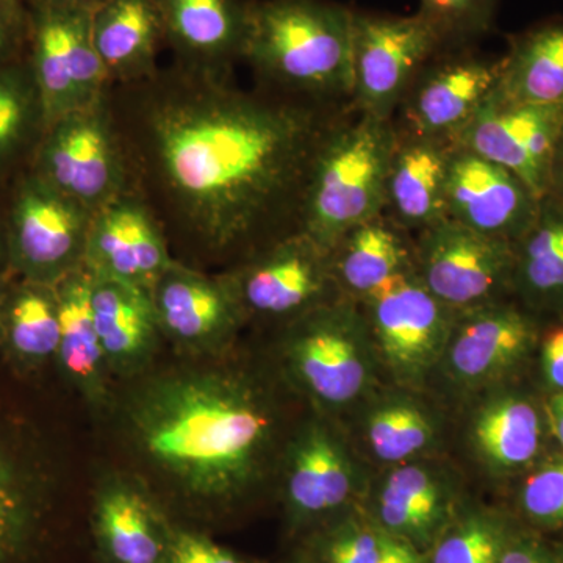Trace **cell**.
<instances>
[{"label":"cell","instance_id":"obj_22","mask_svg":"<svg viewBox=\"0 0 563 563\" xmlns=\"http://www.w3.org/2000/svg\"><path fill=\"white\" fill-rule=\"evenodd\" d=\"M91 306L109 369L125 374L143 368L162 339L151 291L92 277Z\"/></svg>","mask_w":563,"mask_h":563},{"label":"cell","instance_id":"obj_19","mask_svg":"<svg viewBox=\"0 0 563 563\" xmlns=\"http://www.w3.org/2000/svg\"><path fill=\"white\" fill-rule=\"evenodd\" d=\"M173 63L233 73L242 63L247 0H155Z\"/></svg>","mask_w":563,"mask_h":563},{"label":"cell","instance_id":"obj_34","mask_svg":"<svg viewBox=\"0 0 563 563\" xmlns=\"http://www.w3.org/2000/svg\"><path fill=\"white\" fill-rule=\"evenodd\" d=\"M510 540L501 518L468 514L444 526L433 542L431 563H498Z\"/></svg>","mask_w":563,"mask_h":563},{"label":"cell","instance_id":"obj_37","mask_svg":"<svg viewBox=\"0 0 563 563\" xmlns=\"http://www.w3.org/2000/svg\"><path fill=\"white\" fill-rule=\"evenodd\" d=\"M520 501L532 523L544 528L563 526V463L533 473L523 485Z\"/></svg>","mask_w":563,"mask_h":563},{"label":"cell","instance_id":"obj_28","mask_svg":"<svg viewBox=\"0 0 563 563\" xmlns=\"http://www.w3.org/2000/svg\"><path fill=\"white\" fill-rule=\"evenodd\" d=\"M496 90L515 102L563 107V20L540 22L510 38Z\"/></svg>","mask_w":563,"mask_h":563},{"label":"cell","instance_id":"obj_25","mask_svg":"<svg viewBox=\"0 0 563 563\" xmlns=\"http://www.w3.org/2000/svg\"><path fill=\"white\" fill-rule=\"evenodd\" d=\"M0 344L24 369L57 361L60 314L55 285L7 277L0 292Z\"/></svg>","mask_w":563,"mask_h":563},{"label":"cell","instance_id":"obj_12","mask_svg":"<svg viewBox=\"0 0 563 563\" xmlns=\"http://www.w3.org/2000/svg\"><path fill=\"white\" fill-rule=\"evenodd\" d=\"M361 303L374 342L402 383H418L443 357L455 312L415 269L391 277Z\"/></svg>","mask_w":563,"mask_h":563},{"label":"cell","instance_id":"obj_50","mask_svg":"<svg viewBox=\"0 0 563 563\" xmlns=\"http://www.w3.org/2000/svg\"><path fill=\"white\" fill-rule=\"evenodd\" d=\"M24 2H27V3H29V0H24Z\"/></svg>","mask_w":563,"mask_h":563},{"label":"cell","instance_id":"obj_3","mask_svg":"<svg viewBox=\"0 0 563 563\" xmlns=\"http://www.w3.org/2000/svg\"><path fill=\"white\" fill-rule=\"evenodd\" d=\"M354 9L331 0H247L242 63L257 87L296 101L351 103Z\"/></svg>","mask_w":563,"mask_h":563},{"label":"cell","instance_id":"obj_35","mask_svg":"<svg viewBox=\"0 0 563 563\" xmlns=\"http://www.w3.org/2000/svg\"><path fill=\"white\" fill-rule=\"evenodd\" d=\"M432 440V422L412 402H387L369 417L368 442L380 461H407L426 450Z\"/></svg>","mask_w":563,"mask_h":563},{"label":"cell","instance_id":"obj_17","mask_svg":"<svg viewBox=\"0 0 563 563\" xmlns=\"http://www.w3.org/2000/svg\"><path fill=\"white\" fill-rule=\"evenodd\" d=\"M540 201L515 174L454 144L446 181L450 220L517 243L536 220Z\"/></svg>","mask_w":563,"mask_h":563},{"label":"cell","instance_id":"obj_18","mask_svg":"<svg viewBox=\"0 0 563 563\" xmlns=\"http://www.w3.org/2000/svg\"><path fill=\"white\" fill-rule=\"evenodd\" d=\"M533 340L532 318L501 299L455 312L443 358L457 383L479 385L512 368Z\"/></svg>","mask_w":563,"mask_h":563},{"label":"cell","instance_id":"obj_11","mask_svg":"<svg viewBox=\"0 0 563 563\" xmlns=\"http://www.w3.org/2000/svg\"><path fill=\"white\" fill-rule=\"evenodd\" d=\"M368 324L351 299L322 306L288 322V361L310 395L329 406H344L365 391L372 376Z\"/></svg>","mask_w":563,"mask_h":563},{"label":"cell","instance_id":"obj_45","mask_svg":"<svg viewBox=\"0 0 563 563\" xmlns=\"http://www.w3.org/2000/svg\"><path fill=\"white\" fill-rule=\"evenodd\" d=\"M548 196L563 203V125L558 147H555L553 169H551L550 192H548Z\"/></svg>","mask_w":563,"mask_h":563},{"label":"cell","instance_id":"obj_4","mask_svg":"<svg viewBox=\"0 0 563 563\" xmlns=\"http://www.w3.org/2000/svg\"><path fill=\"white\" fill-rule=\"evenodd\" d=\"M396 136L393 120L344 109L314 155L299 231L329 252L355 225L384 214Z\"/></svg>","mask_w":563,"mask_h":563},{"label":"cell","instance_id":"obj_38","mask_svg":"<svg viewBox=\"0 0 563 563\" xmlns=\"http://www.w3.org/2000/svg\"><path fill=\"white\" fill-rule=\"evenodd\" d=\"M380 531L350 520L325 542V563H379Z\"/></svg>","mask_w":563,"mask_h":563},{"label":"cell","instance_id":"obj_24","mask_svg":"<svg viewBox=\"0 0 563 563\" xmlns=\"http://www.w3.org/2000/svg\"><path fill=\"white\" fill-rule=\"evenodd\" d=\"M0 418V563L27 550L43 509L47 474L22 433Z\"/></svg>","mask_w":563,"mask_h":563},{"label":"cell","instance_id":"obj_39","mask_svg":"<svg viewBox=\"0 0 563 563\" xmlns=\"http://www.w3.org/2000/svg\"><path fill=\"white\" fill-rule=\"evenodd\" d=\"M31 5L24 0H0V68L27 58Z\"/></svg>","mask_w":563,"mask_h":563},{"label":"cell","instance_id":"obj_32","mask_svg":"<svg viewBox=\"0 0 563 563\" xmlns=\"http://www.w3.org/2000/svg\"><path fill=\"white\" fill-rule=\"evenodd\" d=\"M44 122L38 88L27 58L0 68V180L31 165Z\"/></svg>","mask_w":563,"mask_h":563},{"label":"cell","instance_id":"obj_13","mask_svg":"<svg viewBox=\"0 0 563 563\" xmlns=\"http://www.w3.org/2000/svg\"><path fill=\"white\" fill-rule=\"evenodd\" d=\"M562 125L563 107L515 102L495 90L453 143L503 166L543 199Z\"/></svg>","mask_w":563,"mask_h":563},{"label":"cell","instance_id":"obj_46","mask_svg":"<svg viewBox=\"0 0 563 563\" xmlns=\"http://www.w3.org/2000/svg\"><path fill=\"white\" fill-rule=\"evenodd\" d=\"M548 413H550L555 439L559 440L563 448V391L555 393L553 398H551Z\"/></svg>","mask_w":563,"mask_h":563},{"label":"cell","instance_id":"obj_1","mask_svg":"<svg viewBox=\"0 0 563 563\" xmlns=\"http://www.w3.org/2000/svg\"><path fill=\"white\" fill-rule=\"evenodd\" d=\"M135 190L179 262L236 265L299 231L303 192L325 132L351 103L296 101L233 73L173 63L110 85Z\"/></svg>","mask_w":563,"mask_h":563},{"label":"cell","instance_id":"obj_16","mask_svg":"<svg viewBox=\"0 0 563 563\" xmlns=\"http://www.w3.org/2000/svg\"><path fill=\"white\" fill-rule=\"evenodd\" d=\"M163 339L180 350H220L244 321L221 274L176 261L151 290Z\"/></svg>","mask_w":563,"mask_h":563},{"label":"cell","instance_id":"obj_23","mask_svg":"<svg viewBox=\"0 0 563 563\" xmlns=\"http://www.w3.org/2000/svg\"><path fill=\"white\" fill-rule=\"evenodd\" d=\"M329 257L343 298L362 302L391 277L415 269V236L380 214L344 233Z\"/></svg>","mask_w":563,"mask_h":563},{"label":"cell","instance_id":"obj_43","mask_svg":"<svg viewBox=\"0 0 563 563\" xmlns=\"http://www.w3.org/2000/svg\"><path fill=\"white\" fill-rule=\"evenodd\" d=\"M380 531L379 563H422L417 548L407 540Z\"/></svg>","mask_w":563,"mask_h":563},{"label":"cell","instance_id":"obj_20","mask_svg":"<svg viewBox=\"0 0 563 563\" xmlns=\"http://www.w3.org/2000/svg\"><path fill=\"white\" fill-rule=\"evenodd\" d=\"M387 185L385 217L417 235L446 220V181L454 143L396 131Z\"/></svg>","mask_w":563,"mask_h":563},{"label":"cell","instance_id":"obj_31","mask_svg":"<svg viewBox=\"0 0 563 563\" xmlns=\"http://www.w3.org/2000/svg\"><path fill=\"white\" fill-rule=\"evenodd\" d=\"M99 537L114 563H163L168 543L163 542L150 501L124 481H110L96 506Z\"/></svg>","mask_w":563,"mask_h":563},{"label":"cell","instance_id":"obj_7","mask_svg":"<svg viewBox=\"0 0 563 563\" xmlns=\"http://www.w3.org/2000/svg\"><path fill=\"white\" fill-rule=\"evenodd\" d=\"M244 320L291 322L344 299L333 279L331 257L301 231L255 252L221 273Z\"/></svg>","mask_w":563,"mask_h":563},{"label":"cell","instance_id":"obj_27","mask_svg":"<svg viewBox=\"0 0 563 563\" xmlns=\"http://www.w3.org/2000/svg\"><path fill=\"white\" fill-rule=\"evenodd\" d=\"M92 276L87 269H76L55 285L60 314V344L57 361L70 383L92 401L101 402L106 395L109 369L91 306Z\"/></svg>","mask_w":563,"mask_h":563},{"label":"cell","instance_id":"obj_5","mask_svg":"<svg viewBox=\"0 0 563 563\" xmlns=\"http://www.w3.org/2000/svg\"><path fill=\"white\" fill-rule=\"evenodd\" d=\"M29 166L92 213L135 190L109 91L98 102L51 122Z\"/></svg>","mask_w":563,"mask_h":563},{"label":"cell","instance_id":"obj_30","mask_svg":"<svg viewBox=\"0 0 563 563\" xmlns=\"http://www.w3.org/2000/svg\"><path fill=\"white\" fill-rule=\"evenodd\" d=\"M383 531L413 544L435 542L446 526L448 496L435 474L417 465L399 466L385 481L377 506Z\"/></svg>","mask_w":563,"mask_h":563},{"label":"cell","instance_id":"obj_10","mask_svg":"<svg viewBox=\"0 0 563 563\" xmlns=\"http://www.w3.org/2000/svg\"><path fill=\"white\" fill-rule=\"evenodd\" d=\"M515 243L435 222L415 235V273L454 312L501 301L514 288Z\"/></svg>","mask_w":563,"mask_h":563},{"label":"cell","instance_id":"obj_40","mask_svg":"<svg viewBox=\"0 0 563 563\" xmlns=\"http://www.w3.org/2000/svg\"><path fill=\"white\" fill-rule=\"evenodd\" d=\"M163 563H246L231 551L196 533L180 532L168 542Z\"/></svg>","mask_w":563,"mask_h":563},{"label":"cell","instance_id":"obj_49","mask_svg":"<svg viewBox=\"0 0 563 563\" xmlns=\"http://www.w3.org/2000/svg\"><path fill=\"white\" fill-rule=\"evenodd\" d=\"M561 563H563V555H562V558H561Z\"/></svg>","mask_w":563,"mask_h":563},{"label":"cell","instance_id":"obj_33","mask_svg":"<svg viewBox=\"0 0 563 563\" xmlns=\"http://www.w3.org/2000/svg\"><path fill=\"white\" fill-rule=\"evenodd\" d=\"M474 440L493 466L517 470L539 454L542 422L531 402L507 396L481 412L474 422Z\"/></svg>","mask_w":563,"mask_h":563},{"label":"cell","instance_id":"obj_42","mask_svg":"<svg viewBox=\"0 0 563 563\" xmlns=\"http://www.w3.org/2000/svg\"><path fill=\"white\" fill-rule=\"evenodd\" d=\"M543 372L548 384L563 391V324L551 329L544 336Z\"/></svg>","mask_w":563,"mask_h":563},{"label":"cell","instance_id":"obj_9","mask_svg":"<svg viewBox=\"0 0 563 563\" xmlns=\"http://www.w3.org/2000/svg\"><path fill=\"white\" fill-rule=\"evenodd\" d=\"M443 51L435 29L412 16L354 10L352 109L393 120L417 74Z\"/></svg>","mask_w":563,"mask_h":563},{"label":"cell","instance_id":"obj_47","mask_svg":"<svg viewBox=\"0 0 563 563\" xmlns=\"http://www.w3.org/2000/svg\"><path fill=\"white\" fill-rule=\"evenodd\" d=\"M36 2L57 3V5L74 7L85 11H95L106 3L107 0H29V5Z\"/></svg>","mask_w":563,"mask_h":563},{"label":"cell","instance_id":"obj_44","mask_svg":"<svg viewBox=\"0 0 563 563\" xmlns=\"http://www.w3.org/2000/svg\"><path fill=\"white\" fill-rule=\"evenodd\" d=\"M9 187L0 180V276H9Z\"/></svg>","mask_w":563,"mask_h":563},{"label":"cell","instance_id":"obj_26","mask_svg":"<svg viewBox=\"0 0 563 563\" xmlns=\"http://www.w3.org/2000/svg\"><path fill=\"white\" fill-rule=\"evenodd\" d=\"M354 476L339 442L321 426H310L291 446L287 493L301 518L335 512L350 499Z\"/></svg>","mask_w":563,"mask_h":563},{"label":"cell","instance_id":"obj_41","mask_svg":"<svg viewBox=\"0 0 563 563\" xmlns=\"http://www.w3.org/2000/svg\"><path fill=\"white\" fill-rule=\"evenodd\" d=\"M498 563H561L547 544L533 537H512Z\"/></svg>","mask_w":563,"mask_h":563},{"label":"cell","instance_id":"obj_14","mask_svg":"<svg viewBox=\"0 0 563 563\" xmlns=\"http://www.w3.org/2000/svg\"><path fill=\"white\" fill-rule=\"evenodd\" d=\"M501 58L483 57L472 47L439 52L415 77L393 124L396 131L453 143L496 90Z\"/></svg>","mask_w":563,"mask_h":563},{"label":"cell","instance_id":"obj_36","mask_svg":"<svg viewBox=\"0 0 563 563\" xmlns=\"http://www.w3.org/2000/svg\"><path fill=\"white\" fill-rule=\"evenodd\" d=\"M498 0H420L418 13L439 33L443 51L472 47L490 32Z\"/></svg>","mask_w":563,"mask_h":563},{"label":"cell","instance_id":"obj_15","mask_svg":"<svg viewBox=\"0 0 563 563\" xmlns=\"http://www.w3.org/2000/svg\"><path fill=\"white\" fill-rule=\"evenodd\" d=\"M176 261L162 222L139 191L125 192L92 214L84 268L95 279L151 291Z\"/></svg>","mask_w":563,"mask_h":563},{"label":"cell","instance_id":"obj_8","mask_svg":"<svg viewBox=\"0 0 563 563\" xmlns=\"http://www.w3.org/2000/svg\"><path fill=\"white\" fill-rule=\"evenodd\" d=\"M27 62L47 125L98 102L110 88L91 35V11L31 3Z\"/></svg>","mask_w":563,"mask_h":563},{"label":"cell","instance_id":"obj_21","mask_svg":"<svg viewBox=\"0 0 563 563\" xmlns=\"http://www.w3.org/2000/svg\"><path fill=\"white\" fill-rule=\"evenodd\" d=\"M91 35L110 85L136 84L161 68L165 33L155 0H107L91 13Z\"/></svg>","mask_w":563,"mask_h":563},{"label":"cell","instance_id":"obj_29","mask_svg":"<svg viewBox=\"0 0 563 563\" xmlns=\"http://www.w3.org/2000/svg\"><path fill=\"white\" fill-rule=\"evenodd\" d=\"M512 290L536 309H563V203L551 196L515 243Z\"/></svg>","mask_w":563,"mask_h":563},{"label":"cell","instance_id":"obj_6","mask_svg":"<svg viewBox=\"0 0 563 563\" xmlns=\"http://www.w3.org/2000/svg\"><path fill=\"white\" fill-rule=\"evenodd\" d=\"M92 211L31 166L9 187V276L57 285L84 266Z\"/></svg>","mask_w":563,"mask_h":563},{"label":"cell","instance_id":"obj_2","mask_svg":"<svg viewBox=\"0 0 563 563\" xmlns=\"http://www.w3.org/2000/svg\"><path fill=\"white\" fill-rule=\"evenodd\" d=\"M128 437L154 479L198 504L231 501L261 476L276 435L263 393L232 369L151 380L128 406Z\"/></svg>","mask_w":563,"mask_h":563},{"label":"cell","instance_id":"obj_48","mask_svg":"<svg viewBox=\"0 0 563 563\" xmlns=\"http://www.w3.org/2000/svg\"><path fill=\"white\" fill-rule=\"evenodd\" d=\"M9 276H0V292H2L3 284H5V279Z\"/></svg>","mask_w":563,"mask_h":563}]
</instances>
